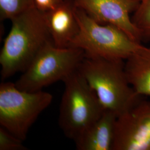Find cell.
Returning a JSON list of instances; mask_svg holds the SVG:
<instances>
[{"instance_id":"6da1fadb","label":"cell","mask_w":150,"mask_h":150,"mask_svg":"<svg viewBox=\"0 0 150 150\" xmlns=\"http://www.w3.org/2000/svg\"><path fill=\"white\" fill-rule=\"evenodd\" d=\"M11 21V30L0 53L1 75L3 80L18 72H23L43 46L52 40L45 13L35 5Z\"/></svg>"},{"instance_id":"7a4b0ae2","label":"cell","mask_w":150,"mask_h":150,"mask_svg":"<svg viewBox=\"0 0 150 150\" xmlns=\"http://www.w3.org/2000/svg\"><path fill=\"white\" fill-rule=\"evenodd\" d=\"M78 71L96 94L105 110L119 115L141 98L129 83L125 60L85 56Z\"/></svg>"},{"instance_id":"3957f363","label":"cell","mask_w":150,"mask_h":150,"mask_svg":"<svg viewBox=\"0 0 150 150\" xmlns=\"http://www.w3.org/2000/svg\"><path fill=\"white\" fill-rule=\"evenodd\" d=\"M75 13L79 30L70 47L82 50L86 56L125 61L144 46L118 27L95 21L76 7Z\"/></svg>"},{"instance_id":"277c9868","label":"cell","mask_w":150,"mask_h":150,"mask_svg":"<svg viewBox=\"0 0 150 150\" xmlns=\"http://www.w3.org/2000/svg\"><path fill=\"white\" fill-rule=\"evenodd\" d=\"M59 122L64 135L75 141L102 115L105 109L78 70L64 81Z\"/></svg>"},{"instance_id":"5b68a950","label":"cell","mask_w":150,"mask_h":150,"mask_svg":"<svg viewBox=\"0 0 150 150\" xmlns=\"http://www.w3.org/2000/svg\"><path fill=\"white\" fill-rule=\"evenodd\" d=\"M85 56V52L81 49L59 48L50 40L22 72L15 85L23 91H41L57 81H64L78 70Z\"/></svg>"},{"instance_id":"8992f818","label":"cell","mask_w":150,"mask_h":150,"mask_svg":"<svg viewBox=\"0 0 150 150\" xmlns=\"http://www.w3.org/2000/svg\"><path fill=\"white\" fill-rule=\"evenodd\" d=\"M52 95L41 91L28 92L18 89L15 83L0 85V126L22 141L32 125L51 105Z\"/></svg>"},{"instance_id":"52a82bcc","label":"cell","mask_w":150,"mask_h":150,"mask_svg":"<svg viewBox=\"0 0 150 150\" xmlns=\"http://www.w3.org/2000/svg\"><path fill=\"white\" fill-rule=\"evenodd\" d=\"M112 150H150V101L141 99L119 115Z\"/></svg>"},{"instance_id":"ba28073f","label":"cell","mask_w":150,"mask_h":150,"mask_svg":"<svg viewBox=\"0 0 150 150\" xmlns=\"http://www.w3.org/2000/svg\"><path fill=\"white\" fill-rule=\"evenodd\" d=\"M139 0H73L75 6L85 11L95 21L118 27L129 38L141 43L142 36L133 23L130 13L139 5Z\"/></svg>"},{"instance_id":"9c48e42d","label":"cell","mask_w":150,"mask_h":150,"mask_svg":"<svg viewBox=\"0 0 150 150\" xmlns=\"http://www.w3.org/2000/svg\"><path fill=\"white\" fill-rule=\"evenodd\" d=\"M75 8L73 0H64L54 10L44 13L51 38L58 47H70L79 32Z\"/></svg>"},{"instance_id":"30bf717a","label":"cell","mask_w":150,"mask_h":150,"mask_svg":"<svg viewBox=\"0 0 150 150\" xmlns=\"http://www.w3.org/2000/svg\"><path fill=\"white\" fill-rule=\"evenodd\" d=\"M117 118L115 113L105 110L75 141L77 150H112Z\"/></svg>"},{"instance_id":"8fae6325","label":"cell","mask_w":150,"mask_h":150,"mask_svg":"<svg viewBox=\"0 0 150 150\" xmlns=\"http://www.w3.org/2000/svg\"><path fill=\"white\" fill-rule=\"evenodd\" d=\"M129 83L140 96H150V47L143 46L125 61Z\"/></svg>"},{"instance_id":"7c38bea8","label":"cell","mask_w":150,"mask_h":150,"mask_svg":"<svg viewBox=\"0 0 150 150\" xmlns=\"http://www.w3.org/2000/svg\"><path fill=\"white\" fill-rule=\"evenodd\" d=\"M132 21L144 38H150V0H139Z\"/></svg>"},{"instance_id":"4fadbf2b","label":"cell","mask_w":150,"mask_h":150,"mask_svg":"<svg viewBox=\"0 0 150 150\" xmlns=\"http://www.w3.org/2000/svg\"><path fill=\"white\" fill-rule=\"evenodd\" d=\"M33 6L32 0H0L1 19L11 21Z\"/></svg>"},{"instance_id":"5bb4252c","label":"cell","mask_w":150,"mask_h":150,"mask_svg":"<svg viewBox=\"0 0 150 150\" xmlns=\"http://www.w3.org/2000/svg\"><path fill=\"white\" fill-rule=\"evenodd\" d=\"M23 141L0 126V150H26Z\"/></svg>"},{"instance_id":"9a60e30c","label":"cell","mask_w":150,"mask_h":150,"mask_svg":"<svg viewBox=\"0 0 150 150\" xmlns=\"http://www.w3.org/2000/svg\"><path fill=\"white\" fill-rule=\"evenodd\" d=\"M64 0H32L35 6L42 12L51 11L57 7Z\"/></svg>"}]
</instances>
